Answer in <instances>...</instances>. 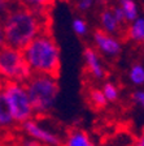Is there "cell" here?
I'll use <instances>...</instances> for the list:
<instances>
[{"instance_id": "1", "label": "cell", "mask_w": 144, "mask_h": 146, "mask_svg": "<svg viewBox=\"0 0 144 146\" xmlns=\"http://www.w3.org/2000/svg\"><path fill=\"white\" fill-rule=\"evenodd\" d=\"M49 24L48 12L18 4L1 22L5 46L22 51L38 34L49 29Z\"/></svg>"}, {"instance_id": "2", "label": "cell", "mask_w": 144, "mask_h": 146, "mask_svg": "<svg viewBox=\"0 0 144 146\" xmlns=\"http://www.w3.org/2000/svg\"><path fill=\"white\" fill-rule=\"evenodd\" d=\"M33 73L59 78L61 72V54L51 29H45L22 50Z\"/></svg>"}, {"instance_id": "3", "label": "cell", "mask_w": 144, "mask_h": 146, "mask_svg": "<svg viewBox=\"0 0 144 146\" xmlns=\"http://www.w3.org/2000/svg\"><path fill=\"white\" fill-rule=\"evenodd\" d=\"M35 117L43 119L53 111L60 95L59 78L48 74L33 73L24 84Z\"/></svg>"}, {"instance_id": "4", "label": "cell", "mask_w": 144, "mask_h": 146, "mask_svg": "<svg viewBox=\"0 0 144 146\" xmlns=\"http://www.w3.org/2000/svg\"><path fill=\"white\" fill-rule=\"evenodd\" d=\"M0 90L5 98L7 104L9 107L11 115H12L16 125H21L27 120L35 117L24 84L1 81L0 82Z\"/></svg>"}, {"instance_id": "5", "label": "cell", "mask_w": 144, "mask_h": 146, "mask_svg": "<svg viewBox=\"0 0 144 146\" xmlns=\"http://www.w3.org/2000/svg\"><path fill=\"white\" fill-rule=\"evenodd\" d=\"M33 74L24 52L4 44L0 48V80L25 84Z\"/></svg>"}, {"instance_id": "6", "label": "cell", "mask_w": 144, "mask_h": 146, "mask_svg": "<svg viewBox=\"0 0 144 146\" xmlns=\"http://www.w3.org/2000/svg\"><path fill=\"white\" fill-rule=\"evenodd\" d=\"M20 127L24 136L35 140L42 146H62L64 136L57 129L45 124L43 119L33 117Z\"/></svg>"}, {"instance_id": "7", "label": "cell", "mask_w": 144, "mask_h": 146, "mask_svg": "<svg viewBox=\"0 0 144 146\" xmlns=\"http://www.w3.org/2000/svg\"><path fill=\"white\" fill-rule=\"evenodd\" d=\"M96 51H100L104 56L110 59H116L121 55V42L118 38L108 34L103 29H95L93 31Z\"/></svg>"}, {"instance_id": "8", "label": "cell", "mask_w": 144, "mask_h": 146, "mask_svg": "<svg viewBox=\"0 0 144 146\" xmlns=\"http://www.w3.org/2000/svg\"><path fill=\"white\" fill-rule=\"evenodd\" d=\"M83 58L86 74L92 81H104L107 78V70L103 67L99 52L90 46H86L83 50Z\"/></svg>"}, {"instance_id": "9", "label": "cell", "mask_w": 144, "mask_h": 146, "mask_svg": "<svg viewBox=\"0 0 144 146\" xmlns=\"http://www.w3.org/2000/svg\"><path fill=\"white\" fill-rule=\"evenodd\" d=\"M99 20H100V25L104 31H107L110 35L118 36V39L126 40V31L127 29H123L120 26V24L117 22V20L114 18L113 11H112V5H107L103 7V9L99 13Z\"/></svg>"}, {"instance_id": "10", "label": "cell", "mask_w": 144, "mask_h": 146, "mask_svg": "<svg viewBox=\"0 0 144 146\" xmlns=\"http://www.w3.org/2000/svg\"><path fill=\"white\" fill-rule=\"evenodd\" d=\"M62 146H99V143L83 128L73 127L64 136Z\"/></svg>"}, {"instance_id": "11", "label": "cell", "mask_w": 144, "mask_h": 146, "mask_svg": "<svg viewBox=\"0 0 144 146\" xmlns=\"http://www.w3.org/2000/svg\"><path fill=\"white\" fill-rule=\"evenodd\" d=\"M86 102L93 111H103L108 107V102L100 88L88 86L86 90Z\"/></svg>"}, {"instance_id": "12", "label": "cell", "mask_w": 144, "mask_h": 146, "mask_svg": "<svg viewBox=\"0 0 144 146\" xmlns=\"http://www.w3.org/2000/svg\"><path fill=\"white\" fill-rule=\"evenodd\" d=\"M16 127V123L13 120L9 107L7 104V100L4 98L3 93L0 90V131L1 132H7L11 131Z\"/></svg>"}, {"instance_id": "13", "label": "cell", "mask_w": 144, "mask_h": 146, "mask_svg": "<svg viewBox=\"0 0 144 146\" xmlns=\"http://www.w3.org/2000/svg\"><path fill=\"white\" fill-rule=\"evenodd\" d=\"M126 40L144 43V18H136L129 25L126 31Z\"/></svg>"}, {"instance_id": "14", "label": "cell", "mask_w": 144, "mask_h": 146, "mask_svg": "<svg viewBox=\"0 0 144 146\" xmlns=\"http://www.w3.org/2000/svg\"><path fill=\"white\" fill-rule=\"evenodd\" d=\"M101 89L103 94H104L105 99L108 102V104L110 103H117L120 100V97H121V91H120V88H118L114 82H110V81H104L100 86Z\"/></svg>"}, {"instance_id": "15", "label": "cell", "mask_w": 144, "mask_h": 146, "mask_svg": "<svg viewBox=\"0 0 144 146\" xmlns=\"http://www.w3.org/2000/svg\"><path fill=\"white\" fill-rule=\"evenodd\" d=\"M18 1L22 5L29 7L35 11H42V12H49V9L55 4V0H18Z\"/></svg>"}, {"instance_id": "16", "label": "cell", "mask_w": 144, "mask_h": 146, "mask_svg": "<svg viewBox=\"0 0 144 146\" xmlns=\"http://www.w3.org/2000/svg\"><path fill=\"white\" fill-rule=\"evenodd\" d=\"M120 7L127 22H132L138 18V7L132 0H120Z\"/></svg>"}, {"instance_id": "17", "label": "cell", "mask_w": 144, "mask_h": 146, "mask_svg": "<svg viewBox=\"0 0 144 146\" xmlns=\"http://www.w3.org/2000/svg\"><path fill=\"white\" fill-rule=\"evenodd\" d=\"M129 80L132 85L143 86L144 85V67L140 64H134L129 70Z\"/></svg>"}, {"instance_id": "18", "label": "cell", "mask_w": 144, "mask_h": 146, "mask_svg": "<svg viewBox=\"0 0 144 146\" xmlns=\"http://www.w3.org/2000/svg\"><path fill=\"white\" fill-rule=\"evenodd\" d=\"M20 4L18 0H0V22L8 16V13Z\"/></svg>"}, {"instance_id": "19", "label": "cell", "mask_w": 144, "mask_h": 146, "mask_svg": "<svg viewBox=\"0 0 144 146\" xmlns=\"http://www.w3.org/2000/svg\"><path fill=\"white\" fill-rule=\"evenodd\" d=\"M130 100L135 107L144 111V90L143 89H136L130 94Z\"/></svg>"}, {"instance_id": "20", "label": "cell", "mask_w": 144, "mask_h": 146, "mask_svg": "<svg viewBox=\"0 0 144 146\" xmlns=\"http://www.w3.org/2000/svg\"><path fill=\"white\" fill-rule=\"evenodd\" d=\"M73 30L75 31V34L78 35H84L87 33V24L82 20V18H75L73 21Z\"/></svg>"}, {"instance_id": "21", "label": "cell", "mask_w": 144, "mask_h": 146, "mask_svg": "<svg viewBox=\"0 0 144 146\" xmlns=\"http://www.w3.org/2000/svg\"><path fill=\"white\" fill-rule=\"evenodd\" d=\"M18 146H42L40 143H38L35 140L30 138V137L22 136V138L18 141Z\"/></svg>"}, {"instance_id": "22", "label": "cell", "mask_w": 144, "mask_h": 146, "mask_svg": "<svg viewBox=\"0 0 144 146\" xmlns=\"http://www.w3.org/2000/svg\"><path fill=\"white\" fill-rule=\"evenodd\" d=\"M95 0H77V8L79 11H87L92 7Z\"/></svg>"}, {"instance_id": "23", "label": "cell", "mask_w": 144, "mask_h": 146, "mask_svg": "<svg viewBox=\"0 0 144 146\" xmlns=\"http://www.w3.org/2000/svg\"><path fill=\"white\" fill-rule=\"evenodd\" d=\"M131 146H144V131L136 137Z\"/></svg>"}, {"instance_id": "24", "label": "cell", "mask_w": 144, "mask_h": 146, "mask_svg": "<svg viewBox=\"0 0 144 146\" xmlns=\"http://www.w3.org/2000/svg\"><path fill=\"white\" fill-rule=\"evenodd\" d=\"M5 44V40H4V31H3V25L0 22V48Z\"/></svg>"}, {"instance_id": "25", "label": "cell", "mask_w": 144, "mask_h": 146, "mask_svg": "<svg viewBox=\"0 0 144 146\" xmlns=\"http://www.w3.org/2000/svg\"><path fill=\"white\" fill-rule=\"evenodd\" d=\"M143 131H144V128H143Z\"/></svg>"}]
</instances>
